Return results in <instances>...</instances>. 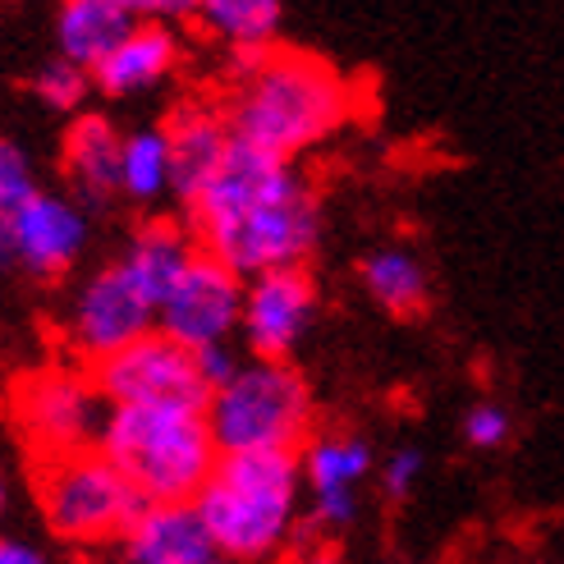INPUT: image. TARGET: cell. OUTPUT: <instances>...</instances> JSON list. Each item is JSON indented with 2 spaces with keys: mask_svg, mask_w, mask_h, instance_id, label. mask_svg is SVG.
<instances>
[{
  "mask_svg": "<svg viewBox=\"0 0 564 564\" xmlns=\"http://www.w3.org/2000/svg\"><path fill=\"white\" fill-rule=\"evenodd\" d=\"M188 230L235 275L307 267L322 243L317 188L294 161L230 143L220 171L188 203Z\"/></svg>",
  "mask_w": 564,
  "mask_h": 564,
  "instance_id": "cell-1",
  "label": "cell"
},
{
  "mask_svg": "<svg viewBox=\"0 0 564 564\" xmlns=\"http://www.w3.org/2000/svg\"><path fill=\"white\" fill-rule=\"evenodd\" d=\"M358 110V88L326 55L267 46L235 55V93L225 106L235 143L294 161L335 138Z\"/></svg>",
  "mask_w": 564,
  "mask_h": 564,
  "instance_id": "cell-2",
  "label": "cell"
},
{
  "mask_svg": "<svg viewBox=\"0 0 564 564\" xmlns=\"http://www.w3.org/2000/svg\"><path fill=\"white\" fill-rule=\"evenodd\" d=\"M299 500V455H220L193 500V514L216 555L230 564H262L294 538Z\"/></svg>",
  "mask_w": 564,
  "mask_h": 564,
  "instance_id": "cell-3",
  "label": "cell"
},
{
  "mask_svg": "<svg viewBox=\"0 0 564 564\" xmlns=\"http://www.w3.org/2000/svg\"><path fill=\"white\" fill-rule=\"evenodd\" d=\"M97 449L143 505H193L220 459L207 413L188 409H106Z\"/></svg>",
  "mask_w": 564,
  "mask_h": 564,
  "instance_id": "cell-4",
  "label": "cell"
},
{
  "mask_svg": "<svg viewBox=\"0 0 564 564\" xmlns=\"http://www.w3.org/2000/svg\"><path fill=\"white\" fill-rule=\"evenodd\" d=\"M313 390L290 362L243 358V368L207 400V427L220 455H299L313 441Z\"/></svg>",
  "mask_w": 564,
  "mask_h": 564,
  "instance_id": "cell-5",
  "label": "cell"
},
{
  "mask_svg": "<svg viewBox=\"0 0 564 564\" xmlns=\"http://www.w3.org/2000/svg\"><path fill=\"white\" fill-rule=\"evenodd\" d=\"M37 505L51 538L65 546L124 542L133 519L143 514V496L124 482V473L97 445L65 459H46L37 468Z\"/></svg>",
  "mask_w": 564,
  "mask_h": 564,
  "instance_id": "cell-6",
  "label": "cell"
},
{
  "mask_svg": "<svg viewBox=\"0 0 564 564\" xmlns=\"http://www.w3.org/2000/svg\"><path fill=\"white\" fill-rule=\"evenodd\" d=\"M10 417L23 445L46 464L93 449L106 422V400L97 394L93 377H83L78 368H37L14 381Z\"/></svg>",
  "mask_w": 564,
  "mask_h": 564,
  "instance_id": "cell-7",
  "label": "cell"
},
{
  "mask_svg": "<svg viewBox=\"0 0 564 564\" xmlns=\"http://www.w3.org/2000/svg\"><path fill=\"white\" fill-rule=\"evenodd\" d=\"M93 386L106 409H188L207 413L212 390L197 372V354L175 345L171 335H143L129 349L110 354L93 368Z\"/></svg>",
  "mask_w": 564,
  "mask_h": 564,
  "instance_id": "cell-8",
  "label": "cell"
},
{
  "mask_svg": "<svg viewBox=\"0 0 564 564\" xmlns=\"http://www.w3.org/2000/svg\"><path fill=\"white\" fill-rule=\"evenodd\" d=\"M156 330V307L148 303V294L124 275L120 262H106L101 271H93L78 285L69 317H65V345L83 358V362H106L110 354L129 349L133 340Z\"/></svg>",
  "mask_w": 564,
  "mask_h": 564,
  "instance_id": "cell-9",
  "label": "cell"
},
{
  "mask_svg": "<svg viewBox=\"0 0 564 564\" xmlns=\"http://www.w3.org/2000/svg\"><path fill=\"white\" fill-rule=\"evenodd\" d=\"M239 317H243V275H235L212 252L197 248L180 285L156 307V330L171 335L188 354H203L216 345H230V335H239Z\"/></svg>",
  "mask_w": 564,
  "mask_h": 564,
  "instance_id": "cell-10",
  "label": "cell"
},
{
  "mask_svg": "<svg viewBox=\"0 0 564 564\" xmlns=\"http://www.w3.org/2000/svg\"><path fill=\"white\" fill-rule=\"evenodd\" d=\"M317 280L307 267L285 271H262L243 280V317L239 335L248 358L258 362H290V354L303 345V335L317 322Z\"/></svg>",
  "mask_w": 564,
  "mask_h": 564,
  "instance_id": "cell-11",
  "label": "cell"
},
{
  "mask_svg": "<svg viewBox=\"0 0 564 564\" xmlns=\"http://www.w3.org/2000/svg\"><path fill=\"white\" fill-rule=\"evenodd\" d=\"M0 220H6L14 243V267L37 280L65 275L78 262V252L88 248V212L65 193L42 188L14 216H0Z\"/></svg>",
  "mask_w": 564,
  "mask_h": 564,
  "instance_id": "cell-12",
  "label": "cell"
},
{
  "mask_svg": "<svg viewBox=\"0 0 564 564\" xmlns=\"http://www.w3.org/2000/svg\"><path fill=\"white\" fill-rule=\"evenodd\" d=\"M303 491L313 496V519L326 532H340L358 519V487L372 473V445L354 432H326L299 449Z\"/></svg>",
  "mask_w": 564,
  "mask_h": 564,
  "instance_id": "cell-13",
  "label": "cell"
},
{
  "mask_svg": "<svg viewBox=\"0 0 564 564\" xmlns=\"http://www.w3.org/2000/svg\"><path fill=\"white\" fill-rule=\"evenodd\" d=\"M165 133V148H171V171H175V193L180 203L188 207L203 184L220 171L225 152H230L235 133H230V120H225V110L207 106V101H184L175 106L171 116L161 124Z\"/></svg>",
  "mask_w": 564,
  "mask_h": 564,
  "instance_id": "cell-14",
  "label": "cell"
},
{
  "mask_svg": "<svg viewBox=\"0 0 564 564\" xmlns=\"http://www.w3.org/2000/svg\"><path fill=\"white\" fill-rule=\"evenodd\" d=\"M175 65H180L175 28L161 19H138L124 33V42L93 69V88L106 97H138L171 78Z\"/></svg>",
  "mask_w": 564,
  "mask_h": 564,
  "instance_id": "cell-15",
  "label": "cell"
},
{
  "mask_svg": "<svg viewBox=\"0 0 564 564\" xmlns=\"http://www.w3.org/2000/svg\"><path fill=\"white\" fill-rule=\"evenodd\" d=\"M193 258H197V239H193L188 225L156 216V220L138 225V230L129 235V243H124V252L116 262L124 267V275L133 280V285L148 294V303L161 307L165 294L180 285V275L188 271Z\"/></svg>",
  "mask_w": 564,
  "mask_h": 564,
  "instance_id": "cell-16",
  "label": "cell"
},
{
  "mask_svg": "<svg viewBox=\"0 0 564 564\" xmlns=\"http://www.w3.org/2000/svg\"><path fill=\"white\" fill-rule=\"evenodd\" d=\"M120 148L124 133L110 124V116H97V110L83 116L78 110L69 120L61 143V171L83 203H106L110 193H120Z\"/></svg>",
  "mask_w": 564,
  "mask_h": 564,
  "instance_id": "cell-17",
  "label": "cell"
},
{
  "mask_svg": "<svg viewBox=\"0 0 564 564\" xmlns=\"http://www.w3.org/2000/svg\"><path fill=\"white\" fill-rule=\"evenodd\" d=\"M133 23H138L133 0H69V6H61V14H55L61 61L93 74L106 55L124 42Z\"/></svg>",
  "mask_w": 564,
  "mask_h": 564,
  "instance_id": "cell-18",
  "label": "cell"
},
{
  "mask_svg": "<svg viewBox=\"0 0 564 564\" xmlns=\"http://www.w3.org/2000/svg\"><path fill=\"white\" fill-rule=\"evenodd\" d=\"M124 564H193L212 555V542L193 505H143L124 532Z\"/></svg>",
  "mask_w": 564,
  "mask_h": 564,
  "instance_id": "cell-19",
  "label": "cell"
},
{
  "mask_svg": "<svg viewBox=\"0 0 564 564\" xmlns=\"http://www.w3.org/2000/svg\"><path fill=\"white\" fill-rule=\"evenodd\" d=\"M358 280L368 299L390 317H422L432 303V280H427V267L417 262V252L400 248V243H386V248H372L368 258L358 267Z\"/></svg>",
  "mask_w": 564,
  "mask_h": 564,
  "instance_id": "cell-20",
  "label": "cell"
},
{
  "mask_svg": "<svg viewBox=\"0 0 564 564\" xmlns=\"http://www.w3.org/2000/svg\"><path fill=\"white\" fill-rule=\"evenodd\" d=\"M120 193L129 203L148 207L156 197L175 193V171H171V148H165L161 129H133L124 133L120 148Z\"/></svg>",
  "mask_w": 564,
  "mask_h": 564,
  "instance_id": "cell-21",
  "label": "cell"
},
{
  "mask_svg": "<svg viewBox=\"0 0 564 564\" xmlns=\"http://www.w3.org/2000/svg\"><path fill=\"white\" fill-rule=\"evenodd\" d=\"M203 28L225 46L239 51H267L271 37L280 33V6L275 0H207L197 10Z\"/></svg>",
  "mask_w": 564,
  "mask_h": 564,
  "instance_id": "cell-22",
  "label": "cell"
},
{
  "mask_svg": "<svg viewBox=\"0 0 564 564\" xmlns=\"http://www.w3.org/2000/svg\"><path fill=\"white\" fill-rule=\"evenodd\" d=\"M33 93H37L42 106L61 110V116H78V106L88 101V93H93V74L55 55V61H46V65L33 74Z\"/></svg>",
  "mask_w": 564,
  "mask_h": 564,
  "instance_id": "cell-23",
  "label": "cell"
},
{
  "mask_svg": "<svg viewBox=\"0 0 564 564\" xmlns=\"http://www.w3.org/2000/svg\"><path fill=\"white\" fill-rule=\"evenodd\" d=\"M37 165L14 138H0V216H14L28 197H37Z\"/></svg>",
  "mask_w": 564,
  "mask_h": 564,
  "instance_id": "cell-24",
  "label": "cell"
},
{
  "mask_svg": "<svg viewBox=\"0 0 564 564\" xmlns=\"http://www.w3.org/2000/svg\"><path fill=\"white\" fill-rule=\"evenodd\" d=\"M510 432H514V417L496 400H482V404H473L464 413V441L473 449H500L505 441H510Z\"/></svg>",
  "mask_w": 564,
  "mask_h": 564,
  "instance_id": "cell-25",
  "label": "cell"
},
{
  "mask_svg": "<svg viewBox=\"0 0 564 564\" xmlns=\"http://www.w3.org/2000/svg\"><path fill=\"white\" fill-rule=\"evenodd\" d=\"M417 482H422V449L404 445V449H394V455H386V464H381V491L390 500H404Z\"/></svg>",
  "mask_w": 564,
  "mask_h": 564,
  "instance_id": "cell-26",
  "label": "cell"
},
{
  "mask_svg": "<svg viewBox=\"0 0 564 564\" xmlns=\"http://www.w3.org/2000/svg\"><path fill=\"white\" fill-rule=\"evenodd\" d=\"M239 368H243V358L235 354V345H216V349H203V354H197V372H203L207 390H220Z\"/></svg>",
  "mask_w": 564,
  "mask_h": 564,
  "instance_id": "cell-27",
  "label": "cell"
},
{
  "mask_svg": "<svg viewBox=\"0 0 564 564\" xmlns=\"http://www.w3.org/2000/svg\"><path fill=\"white\" fill-rule=\"evenodd\" d=\"M0 564H51V555L19 532H0Z\"/></svg>",
  "mask_w": 564,
  "mask_h": 564,
  "instance_id": "cell-28",
  "label": "cell"
},
{
  "mask_svg": "<svg viewBox=\"0 0 564 564\" xmlns=\"http://www.w3.org/2000/svg\"><path fill=\"white\" fill-rule=\"evenodd\" d=\"M299 564H340V555H335V546L313 542V546H303V551H299Z\"/></svg>",
  "mask_w": 564,
  "mask_h": 564,
  "instance_id": "cell-29",
  "label": "cell"
},
{
  "mask_svg": "<svg viewBox=\"0 0 564 564\" xmlns=\"http://www.w3.org/2000/svg\"><path fill=\"white\" fill-rule=\"evenodd\" d=\"M6 514H10V477L0 468V523H6Z\"/></svg>",
  "mask_w": 564,
  "mask_h": 564,
  "instance_id": "cell-30",
  "label": "cell"
},
{
  "mask_svg": "<svg viewBox=\"0 0 564 564\" xmlns=\"http://www.w3.org/2000/svg\"><path fill=\"white\" fill-rule=\"evenodd\" d=\"M193 564H230V560H225V555H216V551H212V555H203V560H193Z\"/></svg>",
  "mask_w": 564,
  "mask_h": 564,
  "instance_id": "cell-31",
  "label": "cell"
},
{
  "mask_svg": "<svg viewBox=\"0 0 564 564\" xmlns=\"http://www.w3.org/2000/svg\"><path fill=\"white\" fill-rule=\"evenodd\" d=\"M120 564H124V560H120Z\"/></svg>",
  "mask_w": 564,
  "mask_h": 564,
  "instance_id": "cell-32",
  "label": "cell"
}]
</instances>
